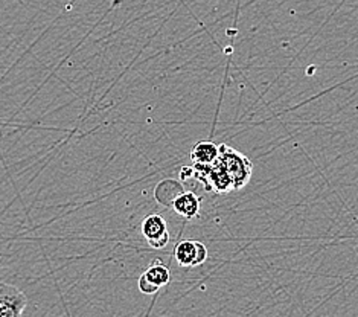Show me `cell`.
<instances>
[{"label":"cell","mask_w":358,"mask_h":317,"mask_svg":"<svg viewBox=\"0 0 358 317\" xmlns=\"http://www.w3.org/2000/svg\"><path fill=\"white\" fill-rule=\"evenodd\" d=\"M220 162L232 178L234 190H241L252 177V162L227 145H220Z\"/></svg>","instance_id":"1"},{"label":"cell","mask_w":358,"mask_h":317,"mask_svg":"<svg viewBox=\"0 0 358 317\" xmlns=\"http://www.w3.org/2000/svg\"><path fill=\"white\" fill-rule=\"evenodd\" d=\"M28 297L22 290L8 282H0V317H22Z\"/></svg>","instance_id":"2"},{"label":"cell","mask_w":358,"mask_h":317,"mask_svg":"<svg viewBox=\"0 0 358 317\" xmlns=\"http://www.w3.org/2000/svg\"><path fill=\"white\" fill-rule=\"evenodd\" d=\"M174 256L182 267H197L208 260V248L200 241L185 239L177 244Z\"/></svg>","instance_id":"3"},{"label":"cell","mask_w":358,"mask_h":317,"mask_svg":"<svg viewBox=\"0 0 358 317\" xmlns=\"http://www.w3.org/2000/svg\"><path fill=\"white\" fill-rule=\"evenodd\" d=\"M171 273L160 261H156L142 273L139 278V290L143 295H156L157 291L169 284Z\"/></svg>","instance_id":"4"},{"label":"cell","mask_w":358,"mask_h":317,"mask_svg":"<svg viewBox=\"0 0 358 317\" xmlns=\"http://www.w3.org/2000/svg\"><path fill=\"white\" fill-rule=\"evenodd\" d=\"M142 235L155 248H164L169 243L166 221L159 213H151L142 221Z\"/></svg>","instance_id":"5"},{"label":"cell","mask_w":358,"mask_h":317,"mask_svg":"<svg viewBox=\"0 0 358 317\" xmlns=\"http://www.w3.org/2000/svg\"><path fill=\"white\" fill-rule=\"evenodd\" d=\"M206 188L208 190H214L218 194H224V192H229L234 190L232 178H230V176L227 174L224 167L221 165L220 159L215 162L214 165H210Z\"/></svg>","instance_id":"6"},{"label":"cell","mask_w":358,"mask_h":317,"mask_svg":"<svg viewBox=\"0 0 358 317\" xmlns=\"http://www.w3.org/2000/svg\"><path fill=\"white\" fill-rule=\"evenodd\" d=\"M183 192L185 190L180 182L166 178V180H162V182L156 186L155 197L160 204H164L166 208H173V204L178 199V195H182Z\"/></svg>","instance_id":"7"},{"label":"cell","mask_w":358,"mask_h":317,"mask_svg":"<svg viewBox=\"0 0 358 317\" xmlns=\"http://www.w3.org/2000/svg\"><path fill=\"white\" fill-rule=\"evenodd\" d=\"M220 157V147L210 141L197 142L191 150V159L197 165H214Z\"/></svg>","instance_id":"8"},{"label":"cell","mask_w":358,"mask_h":317,"mask_svg":"<svg viewBox=\"0 0 358 317\" xmlns=\"http://www.w3.org/2000/svg\"><path fill=\"white\" fill-rule=\"evenodd\" d=\"M173 209L187 220H192L199 216L200 212V199L194 192H183L178 195V199L174 202Z\"/></svg>","instance_id":"9"},{"label":"cell","mask_w":358,"mask_h":317,"mask_svg":"<svg viewBox=\"0 0 358 317\" xmlns=\"http://www.w3.org/2000/svg\"><path fill=\"white\" fill-rule=\"evenodd\" d=\"M180 177L182 180H186V178H191V177H195V171H194V167L192 168H182V173H180Z\"/></svg>","instance_id":"10"}]
</instances>
